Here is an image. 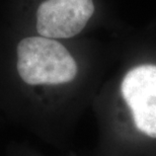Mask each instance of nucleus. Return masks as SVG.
Masks as SVG:
<instances>
[{
    "label": "nucleus",
    "instance_id": "1",
    "mask_svg": "<svg viewBox=\"0 0 156 156\" xmlns=\"http://www.w3.org/2000/svg\"><path fill=\"white\" fill-rule=\"evenodd\" d=\"M16 72L24 85L50 87L70 83L78 73L69 51L54 39L30 37L18 43Z\"/></svg>",
    "mask_w": 156,
    "mask_h": 156
},
{
    "label": "nucleus",
    "instance_id": "2",
    "mask_svg": "<svg viewBox=\"0 0 156 156\" xmlns=\"http://www.w3.org/2000/svg\"><path fill=\"white\" fill-rule=\"evenodd\" d=\"M121 91L136 128L156 139V65H141L124 77Z\"/></svg>",
    "mask_w": 156,
    "mask_h": 156
},
{
    "label": "nucleus",
    "instance_id": "3",
    "mask_svg": "<svg viewBox=\"0 0 156 156\" xmlns=\"http://www.w3.org/2000/svg\"><path fill=\"white\" fill-rule=\"evenodd\" d=\"M94 12L92 0H45L37 11V30L50 39L79 34Z\"/></svg>",
    "mask_w": 156,
    "mask_h": 156
},
{
    "label": "nucleus",
    "instance_id": "4",
    "mask_svg": "<svg viewBox=\"0 0 156 156\" xmlns=\"http://www.w3.org/2000/svg\"><path fill=\"white\" fill-rule=\"evenodd\" d=\"M6 156H40V154L36 153L34 151V148H32L30 146L16 144L10 146Z\"/></svg>",
    "mask_w": 156,
    "mask_h": 156
}]
</instances>
